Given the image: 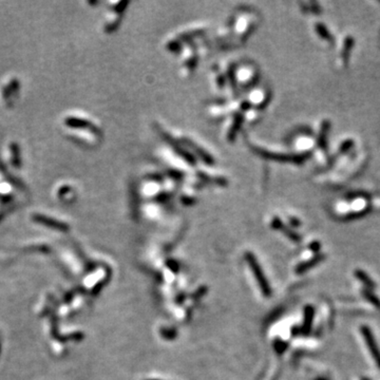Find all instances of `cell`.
I'll return each mask as SVG.
<instances>
[{
  "label": "cell",
  "instance_id": "obj_1",
  "mask_svg": "<svg viewBox=\"0 0 380 380\" xmlns=\"http://www.w3.org/2000/svg\"><path fill=\"white\" fill-rule=\"evenodd\" d=\"M67 138L84 146H94L101 140V129L93 118L80 110H67L59 118Z\"/></svg>",
  "mask_w": 380,
  "mask_h": 380
},
{
  "label": "cell",
  "instance_id": "obj_5",
  "mask_svg": "<svg viewBox=\"0 0 380 380\" xmlns=\"http://www.w3.org/2000/svg\"><path fill=\"white\" fill-rule=\"evenodd\" d=\"M31 220L35 223H38V224L41 225H46L49 227H53L57 230H61V232H66V230L69 229V224L67 222L63 221L61 218H57L53 214H49L44 211H33L31 213Z\"/></svg>",
  "mask_w": 380,
  "mask_h": 380
},
{
  "label": "cell",
  "instance_id": "obj_6",
  "mask_svg": "<svg viewBox=\"0 0 380 380\" xmlns=\"http://www.w3.org/2000/svg\"><path fill=\"white\" fill-rule=\"evenodd\" d=\"M361 333L363 335L364 339H366V342L368 345V347L370 349L371 354L373 355V358L374 360L376 361V363L378 364V367L380 368V351L377 347V345H376V341L373 337V335H372L371 331L368 329L367 326H363L361 327Z\"/></svg>",
  "mask_w": 380,
  "mask_h": 380
},
{
  "label": "cell",
  "instance_id": "obj_3",
  "mask_svg": "<svg viewBox=\"0 0 380 380\" xmlns=\"http://www.w3.org/2000/svg\"><path fill=\"white\" fill-rule=\"evenodd\" d=\"M2 160L5 166L13 171H20L24 167V153L19 141L10 138L2 147Z\"/></svg>",
  "mask_w": 380,
  "mask_h": 380
},
{
  "label": "cell",
  "instance_id": "obj_9",
  "mask_svg": "<svg viewBox=\"0 0 380 380\" xmlns=\"http://www.w3.org/2000/svg\"><path fill=\"white\" fill-rule=\"evenodd\" d=\"M3 208H4V204L2 202H0V219H1L2 217V213H3Z\"/></svg>",
  "mask_w": 380,
  "mask_h": 380
},
{
  "label": "cell",
  "instance_id": "obj_4",
  "mask_svg": "<svg viewBox=\"0 0 380 380\" xmlns=\"http://www.w3.org/2000/svg\"><path fill=\"white\" fill-rule=\"evenodd\" d=\"M51 195L58 203L68 205L77 199L78 188L74 182L63 178L53 185L51 189Z\"/></svg>",
  "mask_w": 380,
  "mask_h": 380
},
{
  "label": "cell",
  "instance_id": "obj_2",
  "mask_svg": "<svg viewBox=\"0 0 380 380\" xmlns=\"http://www.w3.org/2000/svg\"><path fill=\"white\" fill-rule=\"evenodd\" d=\"M22 92V80L16 73H10L0 79V106L13 109Z\"/></svg>",
  "mask_w": 380,
  "mask_h": 380
},
{
  "label": "cell",
  "instance_id": "obj_7",
  "mask_svg": "<svg viewBox=\"0 0 380 380\" xmlns=\"http://www.w3.org/2000/svg\"><path fill=\"white\" fill-rule=\"evenodd\" d=\"M355 274H356L357 277L359 278V280H361V281L364 283V284L368 285V286H370V287H371V286H374L373 281H372L366 274L362 273V272H360V271H357Z\"/></svg>",
  "mask_w": 380,
  "mask_h": 380
},
{
  "label": "cell",
  "instance_id": "obj_8",
  "mask_svg": "<svg viewBox=\"0 0 380 380\" xmlns=\"http://www.w3.org/2000/svg\"><path fill=\"white\" fill-rule=\"evenodd\" d=\"M6 178H7V176H6L5 173L1 168H0V183L3 182L4 180H6Z\"/></svg>",
  "mask_w": 380,
  "mask_h": 380
}]
</instances>
